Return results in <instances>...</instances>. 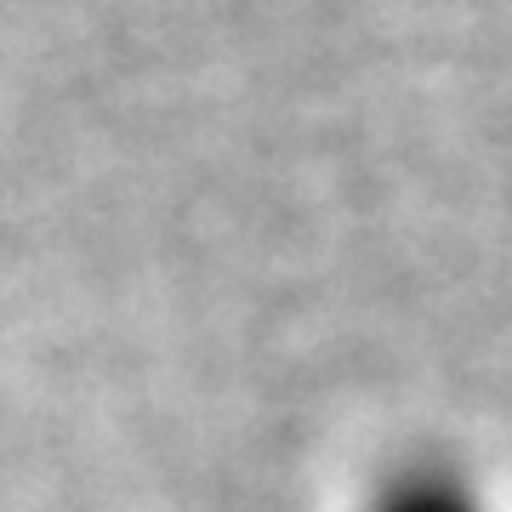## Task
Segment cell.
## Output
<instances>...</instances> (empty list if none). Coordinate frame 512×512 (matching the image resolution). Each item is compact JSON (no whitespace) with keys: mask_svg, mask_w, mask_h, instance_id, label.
<instances>
[{"mask_svg":"<svg viewBox=\"0 0 512 512\" xmlns=\"http://www.w3.org/2000/svg\"><path fill=\"white\" fill-rule=\"evenodd\" d=\"M376 512H478L456 473H410L382 495Z\"/></svg>","mask_w":512,"mask_h":512,"instance_id":"cell-1","label":"cell"}]
</instances>
